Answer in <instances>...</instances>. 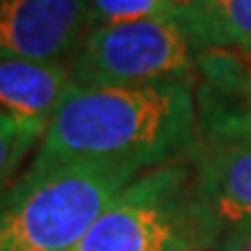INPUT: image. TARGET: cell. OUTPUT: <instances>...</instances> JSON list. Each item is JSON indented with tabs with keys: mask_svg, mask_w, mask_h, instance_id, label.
Masks as SVG:
<instances>
[{
	"mask_svg": "<svg viewBox=\"0 0 251 251\" xmlns=\"http://www.w3.org/2000/svg\"><path fill=\"white\" fill-rule=\"evenodd\" d=\"M196 142V77L130 86L70 81L26 172L98 163L144 175L186 158Z\"/></svg>",
	"mask_w": 251,
	"mask_h": 251,
	"instance_id": "1",
	"label": "cell"
},
{
	"mask_svg": "<svg viewBox=\"0 0 251 251\" xmlns=\"http://www.w3.org/2000/svg\"><path fill=\"white\" fill-rule=\"evenodd\" d=\"M137 177L133 168L98 163L24 172L0 198V251H70Z\"/></svg>",
	"mask_w": 251,
	"mask_h": 251,
	"instance_id": "2",
	"label": "cell"
},
{
	"mask_svg": "<svg viewBox=\"0 0 251 251\" xmlns=\"http://www.w3.org/2000/svg\"><path fill=\"white\" fill-rule=\"evenodd\" d=\"M198 47L177 17L86 30L70 58V81L81 86H130L196 77Z\"/></svg>",
	"mask_w": 251,
	"mask_h": 251,
	"instance_id": "3",
	"label": "cell"
},
{
	"mask_svg": "<svg viewBox=\"0 0 251 251\" xmlns=\"http://www.w3.org/2000/svg\"><path fill=\"white\" fill-rule=\"evenodd\" d=\"M186 158L126 186L70 251H198L186 216Z\"/></svg>",
	"mask_w": 251,
	"mask_h": 251,
	"instance_id": "4",
	"label": "cell"
},
{
	"mask_svg": "<svg viewBox=\"0 0 251 251\" xmlns=\"http://www.w3.org/2000/svg\"><path fill=\"white\" fill-rule=\"evenodd\" d=\"M186 163V216L196 249H240L251 240V147L198 140Z\"/></svg>",
	"mask_w": 251,
	"mask_h": 251,
	"instance_id": "5",
	"label": "cell"
},
{
	"mask_svg": "<svg viewBox=\"0 0 251 251\" xmlns=\"http://www.w3.org/2000/svg\"><path fill=\"white\" fill-rule=\"evenodd\" d=\"M89 28V0H0V61H70Z\"/></svg>",
	"mask_w": 251,
	"mask_h": 251,
	"instance_id": "6",
	"label": "cell"
},
{
	"mask_svg": "<svg viewBox=\"0 0 251 251\" xmlns=\"http://www.w3.org/2000/svg\"><path fill=\"white\" fill-rule=\"evenodd\" d=\"M198 140L251 147V58L207 51L196 70Z\"/></svg>",
	"mask_w": 251,
	"mask_h": 251,
	"instance_id": "7",
	"label": "cell"
},
{
	"mask_svg": "<svg viewBox=\"0 0 251 251\" xmlns=\"http://www.w3.org/2000/svg\"><path fill=\"white\" fill-rule=\"evenodd\" d=\"M70 84V61H0V114L40 140Z\"/></svg>",
	"mask_w": 251,
	"mask_h": 251,
	"instance_id": "8",
	"label": "cell"
},
{
	"mask_svg": "<svg viewBox=\"0 0 251 251\" xmlns=\"http://www.w3.org/2000/svg\"><path fill=\"white\" fill-rule=\"evenodd\" d=\"M175 17L200 54L251 56V0H186Z\"/></svg>",
	"mask_w": 251,
	"mask_h": 251,
	"instance_id": "9",
	"label": "cell"
},
{
	"mask_svg": "<svg viewBox=\"0 0 251 251\" xmlns=\"http://www.w3.org/2000/svg\"><path fill=\"white\" fill-rule=\"evenodd\" d=\"M186 0H89V28L175 17Z\"/></svg>",
	"mask_w": 251,
	"mask_h": 251,
	"instance_id": "10",
	"label": "cell"
},
{
	"mask_svg": "<svg viewBox=\"0 0 251 251\" xmlns=\"http://www.w3.org/2000/svg\"><path fill=\"white\" fill-rule=\"evenodd\" d=\"M35 144H40L37 135L0 114V198L14 186L19 179V168L35 149Z\"/></svg>",
	"mask_w": 251,
	"mask_h": 251,
	"instance_id": "11",
	"label": "cell"
},
{
	"mask_svg": "<svg viewBox=\"0 0 251 251\" xmlns=\"http://www.w3.org/2000/svg\"><path fill=\"white\" fill-rule=\"evenodd\" d=\"M235 251H251V240L247 244H242V247H240V249H235Z\"/></svg>",
	"mask_w": 251,
	"mask_h": 251,
	"instance_id": "12",
	"label": "cell"
},
{
	"mask_svg": "<svg viewBox=\"0 0 251 251\" xmlns=\"http://www.w3.org/2000/svg\"><path fill=\"white\" fill-rule=\"evenodd\" d=\"M249 58H251V56H249Z\"/></svg>",
	"mask_w": 251,
	"mask_h": 251,
	"instance_id": "13",
	"label": "cell"
}]
</instances>
